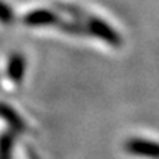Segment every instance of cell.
Instances as JSON below:
<instances>
[{
  "label": "cell",
  "instance_id": "cell-1",
  "mask_svg": "<svg viewBox=\"0 0 159 159\" xmlns=\"http://www.w3.org/2000/svg\"><path fill=\"white\" fill-rule=\"evenodd\" d=\"M84 24H85V28H87V31H89L90 35H94V37L106 41L108 44L114 46V47H119V46L122 44L121 35H119L112 27H109L105 21H102V19L87 15L84 19Z\"/></svg>",
  "mask_w": 159,
  "mask_h": 159
},
{
  "label": "cell",
  "instance_id": "cell-2",
  "mask_svg": "<svg viewBox=\"0 0 159 159\" xmlns=\"http://www.w3.org/2000/svg\"><path fill=\"white\" fill-rule=\"evenodd\" d=\"M124 149L127 153L139 158L159 159V143L152 142L142 137H131L124 143Z\"/></svg>",
  "mask_w": 159,
  "mask_h": 159
},
{
  "label": "cell",
  "instance_id": "cell-3",
  "mask_svg": "<svg viewBox=\"0 0 159 159\" xmlns=\"http://www.w3.org/2000/svg\"><path fill=\"white\" fill-rule=\"evenodd\" d=\"M59 15L47 9H37L31 11L24 16V24L28 27H49V25H56L59 22Z\"/></svg>",
  "mask_w": 159,
  "mask_h": 159
},
{
  "label": "cell",
  "instance_id": "cell-4",
  "mask_svg": "<svg viewBox=\"0 0 159 159\" xmlns=\"http://www.w3.org/2000/svg\"><path fill=\"white\" fill-rule=\"evenodd\" d=\"M25 66H27V62H25V57L19 53H15L12 55L9 62H7V75L9 78L13 80L15 83H21L25 75Z\"/></svg>",
  "mask_w": 159,
  "mask_h": 159
},
{
  "label": "cell",
  "instance_id": "cell-5",
  "mask_svg": "<svg viewBox=\"0 0 159 159\" xmlns=\"http://www.w3.org/2000/svg\"><path fill=\"white\" fill-rule=\"evenodd\" d=\"M0 118H3L7 124L12 125V128L15 131H22L25 128V124L21 119V116L12 108H9L6 103H2V102H0Z\"/></svg>",
  "mask_w": 159,
  "mask_h": 159
},
{
  "label": "cell",
  "instance_id": "cell-6",
  "mask_svg": "<svg viewBox=\"0 0 159 159\" xmlns=\"http://www.w3.org/2000/svg\"><path fill=\"white\" fill-rule=\"evenodd\" d=\"M57 28H61L63 33H68V34H75V35H81V34H89V31L85 28V24L81 21H63L59 19V22L56 24Z\"/></svg>",
  "mask_w": 159,
  "mask_h": 159
},
{
  "label": "cell",
  "instance_id": "cell-7",
  "mask_svg": "<svg viewBox=\"0 0 159 159\" xmlns=\"http://www.w3.org/2000/svg\"><path fill=\"white\" fill-rule=\"evenodd\" d=\"M12 144H13V136L12 134H5L0 139V159L11 158Z\"/></svg>",
  "mask_w": 159,
  "mask_h": 159
},
{
  "label": "cell",
  "instance_id": "cell-8",
  "mask_svg": "<svg viewBox=\"0 0 159 159\" xmlns=\"http://www.w3.org/2000/svg\"><path fill=\"white\" fill-rule=\"evenodd\" d=\"M13 19H15L13 11L6 5L5 2L0 0V22L3 24V25H11L13 22Z\"/></svg>",
  "mask_w": 159,
  "mask_h": 159
}]
</instances>
